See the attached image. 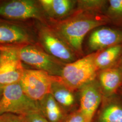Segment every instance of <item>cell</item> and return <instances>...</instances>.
<instances>
[{
  "mask_svg": "<svg viewBox=\"0 0 122 122\" xmlns=\"http://www.w3.org/2000/svg\"><path fill=\"white\" fill-rule=\"evenodd\" d=\"M121 66H120V67L122 68V57L121 58Z\"/></svg>",
  "mask_w": 122,
  "mask_h": 122,
  "instance_id": "cell-25",
  "label": "cell"
},
{
  "mask_svg": "<svg viewBox=\"0 0 122 122\" xmlns=\"http://www.w3.org/2000/svg\"><path fill=\"white\" fill-rule=\"evenodd\" d=\"M118 92H119V94L122 96V86L120 87V88H119V89L118 90Z\"/></svg>",
  "mask_w": 122,
  "mask_h": 122,
  "instance_id": "cell-24",
  "label": "cell"
},
{
  "mask_svg": "<svg viewBox=\"0 0 122 122\" xmlns=\"http://www.w3.org/2000/svg\"><path fill=\"white\" fill-rule=\"evenodd\" d=\"M27 122H48L41 112L29 114L25 116Z\"/></svg>",
  "mask_w": 122,
  "mask_h": 122,
  "instance_id": "cell-22",
  "label": "cell"
},
{
  "mask_svg": "<svg viewBox=\"0 0 122 122\" xmlns=\"http://www.w3.org/2000/svg\"><path fill=\"white\" fill-rule=\"evenodd\" d=\"M63 122H86L79 109L72 111L68 115Z\"/></svg>",
  "mask_w": 122,
  "mask_h": 122,
  "instance_id": "cell-21",
  "label": "cell"
},
{
  "mask_svg": "<svg viewBox=\"0 0 122 122\" xmlns=\"http://www.w3.org/2000/svg\"><path fill=\"white\" fill-rule=\"evenodd\" d=\"M97 122H122V100L116 95L103 97Z\"/></svg>",
  "mask_w": 122,
  "mask_h": 122,
  "instance_id": "cell-14",
  "label": "cell"
},
{
  "mask_svg": "<svg viewBox=\"0 0 122 122\" xmlns=\"http://www.w3.org/2000/svg\"><path fill=\"white\" fill-rule=\"evenodd\" d=\"M38 103L41 113L48 122H63L68 115L51 94L38 101Z\"/></svg>",
  "mask_w": 122,
  "mask_h": 122,
  "instance_id": "cell-15",
  "label": "cell"
},
{
  "mask_svg": "<svg viewBox=\"0 0 122 122\" xmlns=\"http://www.w3.org/2000/svg\"><path fill=\"white\" fill-rule=\"evenodd\" d=\"M79 110L86 122H92L103 100V95L96 79L84 86L80 90Z\"/></svg>",
  "mask_w": 122,
  "mask_h": 122,
  "instance_id": "cell-9",
  "label": "cell"
},
{
  "mask_svg": "<svg viewBox=\"0 0 122 122\" xmlns=\"http://www.w3.org/2000/svg\"><path fill=\"white\" fill-rule=\"evenodd\" d=\"M108 1L105 0H76V10L89 13L103 14L107 9Z\"/></svg>",
  "mask_w": 122,
  "mask_h": 122,
  "instance_id": "cell-18",
  "label": "cell"
},
{
  "mask_svg": "<svg viewBox=\"0 0 122 122\" xmlns=\"http://www.w3.org/2000/svg\"><path fill=\"white\" fill-rule=\"evenodd\" d=\"M105 15L76 10L69 16L53 23L52 29L64 39L77 55L83 54L82 43L87 34L110 22Z\"/></svg>",
  "mask_w": 122,
  "mask_h": 122,
  "instance_id": "cell-1",
  "label": "cell"
},
{
  "mask_svg": "<svg viewBox=\"0 0 122 122\" xmlns=\"http://www.w3.org/2000/svg\"><path fill=\"white\" fill-rule=\"evenodd\" d=\"M98 52L66 64L59 76L61 82L74 92L95 80L98 71L95 62Z\"/></svg>",
  "mask_w": 122,
  "mask_h": 122,
  "instance_id": "cell-2",
  "label": "cell"
},
{
  "mask_svg": "<svg viewBox=\"0 0 122 122\" xmlns=\"http://www.w3.org/2000/svg\"><path fill=\"white\" fill-rule=\"evenodd\" d=\"M105 15L110 20L122 25V0H108Z\"/></svg>",
  "mask_w": 122,
  "mask_h": 122,
  "instance_id": "cell-19",
  "label": "cell"
},
{
  "mask_svg": "<svg viewBox=\"0 0 122 122\" xmlns=\"http://www.w3.org/2000/svg\"><path fill=\"white\" fill-rule=\"evenodd\" d=\"M58 78L41 70L25 69L19 83L27 96L38 102L50 94L52 83Z\"/></svg>",
  "mask_w": 122,
  "mask_h": 122,
  "instance_id": "cell-5",
  "label": "cell"
},
{
  "mask_svg": "<svg viewBox=\"0 0 122 122\" xmlns=\"http://www.w3.org/2000/svg\"><path fill=\"white\" fill-rule=\"evenodd\" d=\"M122 44V30L100 26L90 35L88 44L92 51H100Z\"/></svg>",
  "mask_w": 122,
  "mask_h": 122,
  "instance_id": "cell-10",
  "label": "cell"
},
{
  "mask_svg": "<svg viewBox=\"0 0 122 122\" xmlns=\"http://www.w3.org/2000/svg\"><path fill=\"white\" fill-rule=\"evenodd\" d=\"M0 122H27L25 116L12 113L0 114Z\"/></svg>",
  "mask_w": 122,
  "mask_h": 122,
  "instance_id": "cell-20",
  "label": "cell"
},
{
  "mask_svg": "<svg viewBox=\"0 0 122 122\" xmlns=\"http://www.w3.org/2000/svg\"><path fill=\"white\" fill-rule=\"evenodd\" d=\"M122 53V45H117L98 51L95 62L98 71L112 67Z\"/></svg>",
  "mask_w": 122,
  "mask_h": 122,
  "instance_id": "cell-17",
  "label": "cell"
},
{
  "mask_svg": "<svg viewBox=\"0 0 122 122\" xmlns=\"http://www.w3.org/2000/svg\"><path fill=\"white\" fill-rule=\"evenodd\" d=\"M19 54L22 63L30 66L35 69L44 71L53 76H60L66 64L31 44L20 46Z\"/></svg>",
  "mask_w": 122,
  "mask_h": 122,
  "instance_id": "cell-4",
  "label": "cell"
},
{
  "mask_svg": "<svg viewBox=\"0 0 122 122\" xmlns=\"http://www.w3.org/2000/svg\"><path fill=\"white\" fill-rule=\"evenodd\" d=\"M20 47L0 46V86L1 87L19 83L22 77L25 68L19 57Z\"/></svg>",
  "mask_w": 122,
  "mask_h": 122,
  "instance_id": "cell-7",
  "label": "cell"
},
{
  "mask_svg": "<svg viewBox=\"0 0 122 122\" xmlns=\"http://www.w3.org/2000/svg\"><path fill=\"white\" fill-rule=\"evenodd\" d=\"M0 16L13 20L41 19L37 2L32 0H12L0 3Z\"/></svg>",
  "mask_w": 122,
  "mask_h": 122,
  "instance_id": "cell-8",
  "label": "cell"
},
{
  "mask_svg": "<svg viewBox=\"0 0 122 122\" xmlns=\"http://www.w3.org/2000/svg\"><path fill=\"white\" fill-rule=\"evenodd\" d=\"M0 57H1V53H0Z\"/></svg>",
  "mask_w": 122,
  "mask_h": 122,
  "instance_id": "cell-26",
  "label": "cell"
},
{
  "mask_svg": "<svg viewBox=\"0 0 122 122\" xmlns=\"http://www.w3.org/2000/svg\"><path fill=\"white\" fill-rule=\"evenodd\" d=\"M37 112H40L38 102L27 96L20 83L4 87L0 99V114L12 113L25 116Z\"/></svg>",
  "mask_w": 122,
  "mask_h": 122,
  "instance_id": "cell-3",
  "label": "cell"
},
{
  "mask_svg": "<svg viewBox=\"0 0 122 122\" xmlns=\"http://www.w3.org/2000/svg\"><path fill=\"white\" fill-rule=\"evenodd\" d=\"M30 35L25 28L15 24L0 23V46H21L30 44Z\"/></svg>",
  "mask_w": 122,
  "mask_h": 122,
  "instance_id": "cell-11",
  "label": "cell"
},
{
  "mask_svg": "<svg viewBox=\"0 0 122 122\" xmlns=\"http://www.w3.org/2000/svg\"><path fill=\"white\" fill-rule=\"evenodd\" d=\"M39 2L44 12L56 21L69 16L76 5V1L72 0H40Z\"/></svg>",
  "mask_w": 122,
  "mask_h": 122,
  "instance_id": "cell-13",
  "label": "cell"
},
{
  "mask_svg": "<svg viewBox=\"0 0 122 122\" xmlns=\"http://www.w3.org/2000/svg\"><path fill=\"white\" fill-rule=\"evenodd\" d=\"M50 94L66 113L74 109L76 98L73 92L61 82L59 77L52 83Z\"/></svg>",
  "mask_w": 122,
  "mask_h": 122,
  "instance_id": "cell-16",
  "label": "cell"
},
{
  "mask_svg": "<svg viewBox=\"0 0 122 122\" xmlns=\"http://www.w3.org/2000/svg\"><path fill=\"white\" fill-rule=\"evenodd\" d=\"M104 97L116 95L122 86V68L111 67L102 70L99 75L98 81Z\"/></svg>",
  "mask_w": 122,
  "mask_h": 122,
  "instance_id": "cell-12",
  "label": "cell"
},
{
  "mask_svg": "<svg viewBox=\"0 0 122 122\" xmlns=\"http://www.w3.org/2000/svg\"><path fill=\"white\" fill-rule=\"evenodd\" d=\"M4 87H1L0 86V99L1 98V97L2 95L3 92V90H4Z\"/></svg>",
  "mask_w": 122,
  "mask_h": 122,
  "instance_id": "cell-23",
  "label": "cell"
},
{
  "mask_svg": "<svg viewBox=\"0 0 122 122\" xmlns=\"http://www.w3.org/2000/svg\"><path fill=\"white\" fill-rule=\"evenodd\" d=\"M38 36L43 48L51 56L65 64L77 60V54L50 26L40 28Z\"/></svg>",
  "mask_w": 122,
  "mask_h": 122,
  "instance_id": "cell-6",
  "label": "cell"
}]
</instances>
